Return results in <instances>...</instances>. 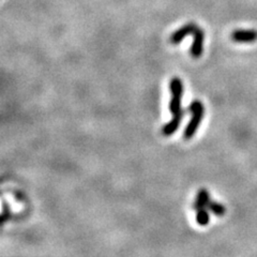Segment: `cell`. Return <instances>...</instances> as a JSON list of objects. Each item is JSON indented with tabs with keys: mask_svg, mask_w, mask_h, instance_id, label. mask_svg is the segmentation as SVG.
<instances>
[{
	"mask_svg": "<svg viewBox=\"0 0 257 257\" xmlns=\"http://www.w3.org/2000/svg\"><path fill=\"white\" fill-rule=\"evenodd\" d=\"M188 111L192 114V117L187 125L185 132H183V137H185L186 140L191 139L196 134L205 115L204 104L199 100H194L189 105Z\"/></svg>",
	"mask_w": 257,
	"mask_h": 257,
	"instance_id": "cell-1",
	"label": "cell"
},
{
	"mask_svg": "<svg viewBox=\"0 0 257 257\" xmlns=\"http://www.w3.org/2000/svg\"><path fill=\"white\" fill-rule=\"evenodd\" d=\"M204 40L205 32L204 30L197 27L193 33V43L190 48V54L193 58H199L204 52Z\"/></svg>",
	"mask_w": 257,
	"mask_h": 257,
	"instance_id": "cell-2",
	"label": "cell"
},
{
	"mask_svg": "<svg viewBox=\"0 0 257 257\" xmlns=\"http://www.w3.org/2000/svg\"><path fill=\"white\" fill-rule=\"evenodd\" d=\"M196 28H197V26L195 25L194 23L186 24V25H183L179 29H177L176 32L170 35V38H169L170 43L174 45L179 44V43L185 40L188 35L193 34L195 30H196Z\"/></svg>",
	"mask_w": 257,
	"mask_h": 257,
	"instance_id": "cell-3",
	"label": "cell"
},
{
	"mask_svg": "<svg viewBox=\"0 0 257 257\" xmlns=\"http://www.w3.org/2000/svg\"><path fill=\"white\" fill-rule=\"evenodd\" d=\"M230 38L237 43H253L257 41V32L254 29H237Z\"/></svg>",
	"mask_w": 257,
	"mask_h": 257,
	"instance_id": "cell-4",
	"label": "cell"
},
{
	"mask_svg": "<svg viewBox=\"0 0 257 257\" xmlns=\"http://www.w3.org/2000/svg\"><path fill=\"white\" fill-rule=\"evenodd\" d=\"M185 117V111H181L179 113H177L173 115V118H171L166 125H164L162 128V134L164 136H170L175 134L181 125L182 119Z\"/></svg>",
	"mask_w": 257,
	"mask_h": 257,
	"instance_id": "cell-5",
	"label": "cell"
},
{
	"mask_svg": "<svg viewBox=\"0 0 257 257\" xmlns=\"http://www.w3.org/2000/svg\"><path fill=\"white\" fill-rule=\"evenodd\" d=\"M210 193L207 189H200L197 192L196 198L193 204V209L198 210L200 208H207L210 203Z\"/></svg>",
	"mask_w": 257,
	"mask_h": 257,
	"instance_id": "cell-6",
	"label": "cell"
},
{
	"mask_svg": "<svg viewBox=\"0 0 257 257\" xmlns=\"http://www.w3.org/2000/svg\"><path fill=\"white\" fill-rule=\"evenodd\" d=\"M182 95L181 93L177 94H171L170 101L168 104V108L171 115H175L177 113H179L182 111L181 108V101H182Z\"/></svg>",
	"mask_w": 257,
	"mask_h": 257,
	"instance_id": "cell-7",
	"label": "cell"
},
{
	"mask_svg": "<svg viewBox=\"0 0 257 257\" xmlns=\"http://www.w3.org/2000/svg\"><path fill=\"white\" fill-rule=\"evenodd\" d=\"M209 209L208 208H200V209L196 210V216H195V220L198 225L200 226H207L210 222V214Z\"/></svg>",
	"mask_w": 257,
	"mask_h": 257,
	"instance_id": "cell-8",
	"label": "cell"
},
{
	"mask_svg": "<svg viewBox=\"0 0 257 257\" xmlns=\"http://www.w3.org/2000/svg\"><path fill=\"white\" fill-rule=\"evenodd\" d=\"M207 208L216 217H223L224 214L226 213L225 206L221 203H219V201H216V200H210V203H209V205H208Z\"/></svg>",
	"mask_w": 257,
	"mask_h": 257,
	"instance_id": "cell-9",
	"label": "cell"
},
{
	"mask_svg": "<svg viewBox=\"0 0 257 257\" xmlns=\"http://www.w3.org/2000/svg\"><path fill=\"white\" fill-rule=\"evenodd\" d=\"M2 205H3V209H2V214H1V225H3L11 218L10 208L7 206V204H5V203H3Z\"/></svg>",
	"mask_w": 257,
	"mask_h": 257,
	"instance_id": "cell-10",
	"label": "cell"
}]
</instances>
